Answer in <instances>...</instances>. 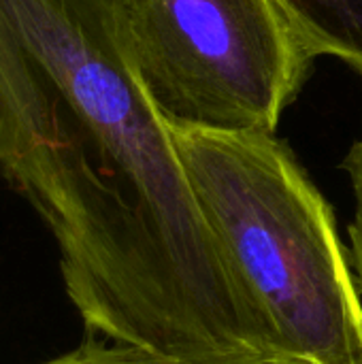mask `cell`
Wrapping results in <instances>:
<instances>
[{"mask_svg": "<svg viewBox=\"0 0 362 364\" xmlns=\"http://www.w3.org/2000/svg\"><path fill=\"white\" fill-rule=\"evenodd\" d=\"M0 181L51 232L83 331L188 364L239 350L175 273L55 87L0 23Z\"/></svg>", "mask_w": 362, "mask_h": 364, "instance_id": "cell-1", "label": "cell"}, {"mask_svg": "<svg viewBox=\"0 0 362 364\" xmlns=\"http://www.w3.org/2000/svg\"><path fill=\"white\" fill-rule=\"evenodd\" d=\"M0 23L73 113L102 171L218 326L254 364H275L258 301L209 228L134 66L117 0H0Z\"/></svg>", "mask_w": 362, "mask_h": 364, "instance_id": "cell-2", "label": "cell"}, {"mask_svg": "<svg viewBox=\"0 0 362 364\" xmlns=\"http://www.w3.org/2000/svg\"><path fill=\"white\" fill-rule=\"evenodd\" d=\"M169 128L209 228L267 316L275 364H362L350 247L288 143Z\"/></svg>", "mask_w": 362, "mask_h": 364, "instance_id": "cell-3", "label": "cell"}, {"mask_svg": "<svg viewBox=\"0 0 362 364\" xmlns=\"http://www.w3.org/2000/svg\"><path fill=\"white\" fill-rule=\"evenodd\" d=\"M143 87L169 126L277 134L314 55L273 0H117Z\"/></svg>", "mask_w": 362, "mask_h": 364, "instance_id": "cell-4", "label": "cell"}, {"mask_svg": "<svg viewBox=\"0 0 362 364\" xmlns=\"http://www.w3.org/2000/svg\"><path fill=\"white\" fill-rule=\"evenodd\" d=\"M307 51L333 55L362 77V0H273Z\"/></svg>", "mask_w": 362, "mask_h": 364, "instance_id": "cell-5", "label": "cell"}, {"mask_svg": "<svg viewBox=\"0 0 362 364\" xmlns=\"http://www.w3.org/2000/svg\"><path fill=\"white\" fill-rule=\"evenodd\" d=\"M38 364H188L183 360H177L169 354L132 346V343H122L107 339L94 331H83L81 341L45 363Z\"/></svg>", "mask_w": 362, "mask_h": 364, "instance_id": "cell-6", "label": "cell"}, {"mask_svg": "<svg viewBox=\"0 0 362 364\" xmlns=\"http://www.w3.org/2000/svg\"><path fill=\"white\" fill-rule=\"evenodd\" d=\"M352 186V198H354V211L352 220L348 224V247L352 267L362 290V136L348 149L346 158L339 164Z\"/></svg>", "mask_w": 362, "mask_h": 364, "instance_id": "cell-7", "label": "cell"}]
</instances>
